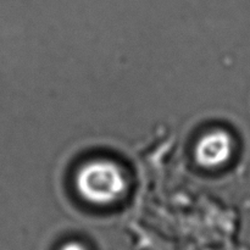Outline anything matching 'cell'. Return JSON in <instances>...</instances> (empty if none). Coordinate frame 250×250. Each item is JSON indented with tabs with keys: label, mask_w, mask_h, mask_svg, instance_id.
Here are the masks:
<instances>
[{
	"label": "cell",
	"mask_w": 250,
	"mask_h": 250,
	"mask_svg": "<svg viewBox=\"0 0 250 250\" xmlns=\"http://www.w3.org/2000/svg\"><path fill=\"white\" fill-rule=\"evenodd\" d=\"M233 139L229 132L214 129L205 133L195 144V160L202 167L216 170L229 163L233 154Z\"/></svg>",
	"instance_id": "2"
},
{
	"label": "cell",
	"mask_w": 250,
	"mask_h": 250,
	"mask_svg": "<svg viewBox=\"0 0 250 250\" xmlns=\"http://www.w3.org/2000/svg\"><path fill=\"white\" fill-rule=\"evenodd\" d=\"M61 250H87L85 247H83L81 243L77 242H70V243L65 244V246L61 248Z\"/></svg>",
	"instance_id": "3"
},
{
	"label": "cell",
	"mask_w": 250,
	"mask_h": 250,
	"mask_svg": "<svg viewBox=\"0 0 250 250\" xmlns=\"http://www.w3.org/2000/svg\"><path fill=\"white\" fill-rule=\"evenodd\" d=\"M75 186L85 202L97 207H109L126 195L128 181L119 164L107 159H95L82 165L76 173Z\"/></svg>",
	"instance_id": "1"
}]
</instances>
